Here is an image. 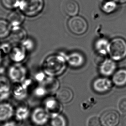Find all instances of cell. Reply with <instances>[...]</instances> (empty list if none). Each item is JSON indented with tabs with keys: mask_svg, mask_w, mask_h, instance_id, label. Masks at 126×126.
I'll list each match as a JSON object with an SVG mask.
<instances>
[{
	"mask_svg": "<svg viewBox=\"0 0 126 126\" xmlns=\"http://www.w3.org/2000/svg\"><path fill=\"white\" fill-rule=\"evenodd\" d=\"M108 52L114 60H123L126 57V41L121 38L113 39L109 43Z\"/></svg>",
	"mask_w": 126,
	"mask_h": 126,
	"instance_id": "3",
	"label": "cell"
},
{
	"mask_svg": "<svg viewBox=\"0 0 126 126\" xmlns=\"http://www.w3.org/2000/svg\"><path fill=\"white\" fill-rule=\"evenodd\" d=\"M64 12L70 17L78 15L80 10L79 3L75 0H67L63 6Z\"/></svg>",
	"mask_w": 126,
	"mask_h": 126,
	"instance_id": "10",
	"label": "cell"
},
{
	"mask_svg": "<svg viewBox=\"0 0 126 126\" xmlns=\"http://www.w3.org/2000/svg\"><path fill=\"white\" fill-rule=\"evenodd\" d=\"M21 0H1L3 7L8 10H16L19 7Z\"/></svg>",
	"mask_w": 126,
	"mask_h": 126,
	"instance_id": "27",
	"label": "cell"
},
{
	"mask_svg": "<svg viewBox=\"0 0 126 126\" xmlns=\"http://www.w3.org/2000/svg\"><path fill=\"white\" fill-rule=\"evenodd\" d=\"M69 30L74 34L80 35L86 32L88 29V23L84 18L80 16L71 17L68 22Z\"/></svg>",
	"mask_w": 126,
	"mask_h": 126,
	"instance_id": "4",
	"label": "cell"
},
{
	"mask_svg": "<svg viewBox=\"0 0 126 126\" xmlns=\"http://www.w3.org/2000/svg\"><path fill=\"white\" fill-rule=\"evenodd\" d=\"M1 126H18V125L16 122L11 120L3 123V125Z\"/></svg>",
	"mask_w": 126,
	"mask_h": 126,
	"instance_id": "33",
	"label": "cell"
},
{
	"mask_svg": "<svg viewBox=\"0 0 126 126\" xmlns=\"http://www.w3.org/2000/svg\"><path fill=\"white\" fill-rule=\"evenodd\" d=\"M36 79L38 81L40 82H42L43 80H44V79H45V75L44 73H39L38 74V75H36Z\"/></svg>",
	"mask_w": 126,
	"mask_h": 126,
	"instance_id": "34",
	"label": "cell"
},
{
	"mask_svg": "<svg viewBox=\"0 0 126 126\" xmlns=\"http://www.w3.org/2000/svg\"><path fill=\"white\" fill-rule=\"evenodd\" d=\"M44 0H21L19 10L26 16L34 17L42 11Z\"/></svg>",
	"mask_w": 126,
	"mask_h": 126,
	"instance_id": "2",
	"label": "cell"
},
{
	"mask_svg": "<svg viewBox=\"0 0 126 126\" xmlns=\"http://www.w3.org/2000/svg\"><path fill=\"white\" fill-rule=\"evenodd\" d=\"M100 121L103 126H116L119 121V115L116 111L109 110L102 113Z\"/></svg>",
	"mask_w": 126,
	"mask_h": 126,
	"instance_id": "6",
	"label": "cell"
},
{
	"mask_svg": "<svg viewBox=\"0 0 126 126\" xmlns=\"http://www.w3.org/2000/svg\"><path fill=\"white\" fill-rule=\"evenodd\" d=\"M0 47L1 51H3L5 53H10L12 48L11 45L8 43H5L4 44L0 45Z\"/></svg>",
	"mask_w": 126,
	"mask_h": 126,
	"instance_id": "31",
	"label": "cell"
},
{
	"mask_svg": "<svg viewBox=\"0 0 126 126\" xmlns=\"http://www.w3.org/2000/svg\"><path fill=\"white\" fill-rule=\"evenodd\" d=\"M118 3L113 0H107L103 2L101 6L102 12L106 14H111L114 12L117 8Z\"/></svg>",
	"mask_w": 126,
	"mask_h": 126,
	"instance_id": "22",
	"label": "cell"
},
{
	"mask_svg": "<svg viewBox=\"0 0 126 126\" xmlns=\"http://www.w3.org/2000/svg\"><path fill=\"white\" fill-rule=\"evenodd\" d=\"M66 56L63 54L52 55L48 56L43 63L44 74L50 77L61 75L66 68Z\"/></svg>",
	"mask_w": 126,
	"mask_h": 126,
	"instance_id": "1",
	"label": "cell"
},
{
	"mask_svg": "<svg viewBox=\"0 0 126 126\" xmlns=\"http://www.w3.org/2000/svg\"><path fill=\"white\" fill-rule=\"evenodd\" d=\"M109 43L105 38H100L96 41L95 48L97 53L101 56H105L108 53V47Z\"/></svg>",
	"mask_w": 126,
	"mask_h": 126,
	"instance_id": "21",
	"label": "cell"
},
{
	"mask_svg": "<svg viewBox=\"0 0 126 126\" xmlns=\"http://www.w3.org/2000/svg\"><path fill=\"white\" fill-rule=\"evenodd\" d=\"M22 85H19L15 87L13 91L14 96L17 100L25 99L27 94V87L30 84V81L22 82Z\"/></svg>",
	"mask_w": 126,
	"mask_h": 126,
	"instance_id": "17",
	"label": "cell"
},
{
	"mask_svg": "<svg viewBox=\"0 0 126 126\" xmlns=\"http://www.w3.org/2000/svg\"><path fill=\"white\" fill-rule=\"evenodd\" d=\"M22 46L25 48V49L28 50H31L34 47V44L32 40L30 39H26L22 42Z\"/></svg>",
	"mask_w": 126,
	"mask_h": 126,
	"instance_id": "29",
	"label": "cell"
},
{
	"mask_svg": "<svg viewBox=\"0 0 126 126\" xmlns=\"http://www.w3.org/2000/svg\"><path fill=\"white\" fill-rule=\"evenodd\" d=\"M66 60L67 63L74 68L80 67L85 61L83 55L78 52H73L67 55Z\"/></svg>",
	"mask_w": 126,
	"mask_h": 126,
	"instance_id": "12",
	"label": "cell"
},
{
	"mask_svg": "<svg viewBox=\"0 0 126 126\" xmlns=\"http://www.w3.org/2000/svg\"><path fill=\"white\" fill-rule=\"evenodd\" d=\"M47 93V92H46L45 90L42 86L37 88L35 91V94L38 96H43L45 95Z\"/></svg>",
	"mask_w": 126,
	"mask_h": 126,
	"instance_id": "32",
	"label": "cell"
},
{
	"mask_svg": "<svg viewBox=\"0 0 126 126\" xmlns=\"http://www.w3.org/2000/svg\"><path fill=\"white\" fill-rule=\"evenodd\" d=\"M10 38L16 43H22L26 39L27 33L25 29L20 26L12 27L10 34Z\"/></svg>",
	"mask_w": 126,
	"mask_h": 126,
	"instance_id": "13",
	"label": "cell"
},
{
	"mask_svg": "<svg viewBox=\"0 0 126 126\" xmlns=\"http://www.w3.org/2000/svg\"><path fill=\"white\" fill-rule=\"evenodd\" d=\"M52 126H67V122L64 116L59 114H53L51 120Z\"/></svg>",
	"mask_w": 126,
	"mask_h": 126,
	"instance_id": "26",
	"label": "cell"
},
{
	"mask_svg": "<svg viewBox=\"0 0 126 126\" xmlns=\"http://www.w3.org/2000/svg\"><path fill=\"white\" fill-rule=\"evenodd\" d=\"M112 83L118 87H124L126 85V70L121 69L114 74Z\"/></svg>",
	"mask_w": 126,
	"mask_h": 126,
	"instance_id": "18",
	"label": "cell"
},
{
	"mask_svg": "<svg viewBox=\"0 0 126 126\" xmlns=\"http://www.w3.org/2000/svg\"><path fill=\"white\" fill-rule=\"evenodd\" d=\"M112 81L106 78H99L94 81L93 87L94 90L99 93H105L111 90Z\"/></svg>",
	"mask_w": 126,
	"mask_h": 126,
	"instance_id": "8",
	"label": "cell"
},
{
	"mask_svg": "<svg viewBox=\"0 0 126 126\" xmlns=\"http://www.w3.org/2000/svg\"><path fill=\"white\" fill-rule=\"evenodd\" d=\"M121 125L122 126H126V113L121 117Z\"/></svg>",
	"mask_w": 126,
	"mask_h": 126,
	"instance_id": "35",
	"label": "cell"
},
{
	"mask_svg": "<svg viewBox=\"0 0 126 126\" xmlns=\"http://www.w3.org/2000/svg\"><path fill=\"white\" fill-rule=\"evenodd\" d=\"M14 113V109L11 104L6 102H0V123L11 120Z\"/></svg>",
	"mask_w": 126,
	"mask_h": 126,
	"instance_id": "7",
	"label": "cell"
},
{
	"mask_svg": "<svg viewBox=\"0 0 126 126\" xmlns=\"http://www.w3.org/2000/svg\"><path fill=\"white\" fill-rule=\"evenodd\" d=\"M50 126V125H45V126Z\"/></svg>",
	"mask_w": 126,
	"mask_h": 126,
	"instance_id": "38",
	"label": "cell"
},
{
	"mask_svg": "<svg viewBox=\"0 0 126 126\" xmlns=\"http://www.w3.org/2000/svg\"><path fill=\"white\" fill-rule=\"evenodd\" d=\"M116 68V64L114 60L105 59L101 63L99 71L102 75L109 76L114 73Z\"/></svg>",
	"mask_w": 126,
	"mask_h": 126,
	"instance_id": "11",
	"label": "cell"
},
{
	"mask_svg": "<svg viewBox=\"0 0 126 126\" xmlns=\"http://www.w3.org/2000/svg\"><path fill=\"white\" fill-rule=\"evenodd\" d=\"M0 126H1V125H0Z\"/></svg>",
	"mask_w": 126,
	"mask_h": 126,
	"instance_id": "39",
	"label": "cell"
},
{
	"mask_svg": "<svg viewBox=\"0 0 126 126\" xmlns=\"http://www.w3.org/2000/svg\"><path fill=\"white\" fill-rule=\"evenodd\" d=\"M87 125V126H101L100 120L96 116H92L88 120Z\"/></svg>",
	"mask_w": 126,
	"mask_h": 126,
	"instance_id": "28",
	"label": "cell"
},
{
	"mask_svg": "<svg viewBox=\"0 0 126 126\" xmlns=\"http://www.w3.org/2000/svg\"><path fill=\"white\" fill-rule=\"evenodd\" d=\"M11 60L16 63L22 61L26 58V49L22 46H15L10 52Z\"/></svg>",
	"mask_w": 126,
	"mask_h": 126,
	"instance_id": "15",
	"label": "cell"
},
{
	"mask_svg": "<svg viewBox=\"0 0 126 126\" xmlns=\"http://www.w3.org/2000/svg\"><path fill=\"white\" fill-rule=\"evenodd\" d=\"M2 62V56L1 52L0 51V66Z\"/></svg>",
	"mask_w": 126,
	"mask_h": 126,
	"instance_id": "37",
	"label": "cell"
},
{
	"mask_svg": "<svg viewBox=\"0 0 126 126\" xmlns=\"http://www.w3.org/2000/svg\"><path fill=\"white\" fill-rule=\"evenodd\" d=\"M11 26L7 21L0 19V39L6 38L10 35Z\"/></svg>",
	"mask_w": 126,
	"mask_h": 126,
	"instance_id": "23",
	"label": "cell"
},
{
	"mask_svg": "<svg viewBox=\"0 0 126 126\" xmlns=\"http://www.w3.org/2000/svg\"><path fill=\"white\" fill-rule=\"evenodd\" d=\"M33 121L38 125H44L47 121L49 116L44 109L38 108L34 110L32 114Z\"/></svg>",
	"mask_w": 126,
	"mask_h": 126,
	"instance_id": "16",
	"label": "cell"
},
{
	"mask_svg": "<svg viewBox=\"0 0 126 126\" xmlns=\"http://www.w3.org/2000/svg\"><path fill=\"white\" fill-rule=\"evenodd\" d=\"M116 3L119 4H123L126 3V0H113Z\"/></svg>",
	"mask_w": 126,
	"mask_h": 126,
	"instance_id": "36",
	"label": "cell"
},
{
	"mask_svg": "<svg viewBox=\"0 0 126 126\" xmlns=\"http://www.w3.org/2000/svg\"></svg>",
	"mask_w": 126,
	"mask_h": 126,
	"instance_id": "40",
	"label": "cell"
},
{
	"mask_svg": "<svg viewBox=\"0 0 126 126\" xmlns=\"http://www.w3.org/2000/svg\"><path fill=\"white\" fill-rule=\"evenodd\" d=\"M42 83V86L45 90L46 92H53L56 90L59 86L58 80L54 77H50L45 78Z\"/></svg>",
	"mask_w": 126,
	"mask_h": 126,
	"instance_id": "19",
	"label": "cell"
},
{
	"mask_svg": "<svg viewBox=\"0 0 126 126\" xmlns=\"http://www.w3.org/2000/svg\"><path fill=\"white\" fill-rule=\"evenodd\" d=\"M29 113V110L27 107L20 106L15 111L14 115L18 121H22L28 118Z\"/></svg>",
	"mask_w": 126,
	"mask_h": 126,
	"instance_id": "24",
	"label": "cell"
},
{
	"mask_svg": "<svg viewBox=\"0 0 126 126\" xmlns=\"http://www.w3.org/2000/svg\"><path fill=\"white\" fill-rule=\"evenodd\" d=\"M27 70L26 67L19 63L12 65L8 70L9 78L12 82L21 83L26 80Z\"/></svg>",
	"mask_w": 126,
	"mask_h": 126,
	"instance_id": "5",
	"label": "cell"
},
{
	"mask_svg": "<svg viewBox=\"0 0 126 126\" xmlns=\"http://www.w3.org/2000/svg\"><path fill=\"white\" fill-rule=\"evenodd\" d=\"M118 108L121 112L126 113V98H124L120 101Z\"/></svg>",
	"mask_w": 126,
	"mask_h": 126,
	"instance_id": "30",
	"label": "cell"
},
{
	"mask_svg": "<svg viewBox=\"0 0 126 126\" xmlns=\"http://www.w3.org/2000/svg\"><path fill=\"white\" fill-rule=\"evenodd\" d=\"M25 16L20 10H14L7 16V21L11 27L20 26L24 22Z\"/></svg>",
	"mask_w": 126,
	"mask_h": 126,
	"instance_id": "9",
	"label": "cell"
},
{
	"mask_svg": "<svg viewBox=\"0 0 126 126\" xmlns=\"http://www.w3.org/2000/svg\"><path fill=\"white\" fill-rule=\"evenodd\" d=\"M11 90L10 86L7 84L0 85V102H5L10 95Z\"/></svg>",
	"mask_w": 126,
	"mask_h": 126,
	"instance_id": "25",
	"label": "cell"
},
{
	"mask_svg": "<svg viewBox=\"0 0 126 126\" xmlns=\"http://www.w3.org/2000/svg\"><path fill=\"white\" fill-rule=\"evenodd\" d=\"M73 98V93L68 87H62L56 93V99L60 103H68Z\"/></svg>",
	"mask_w": 126,
	"mask_h": 126,
	"instance_id": "14",
	"label": "cell"
},
{
	"mask_svg": "<svg viewBox=\"0 0 126 126\" xmlns=\"http://www.w3.org/2000/svg\"><path fill=\"white\" fill-rule=\"evenodd\" d=\"M60 102L56 98H49L45 102L46 109L53 114H59L58 112L61 110Z\"/></svg>",
	"mask_w": 126,
	"mask_h": 126,
	"instance_id": "20",
	"label": "cell"
}]
</instances>
